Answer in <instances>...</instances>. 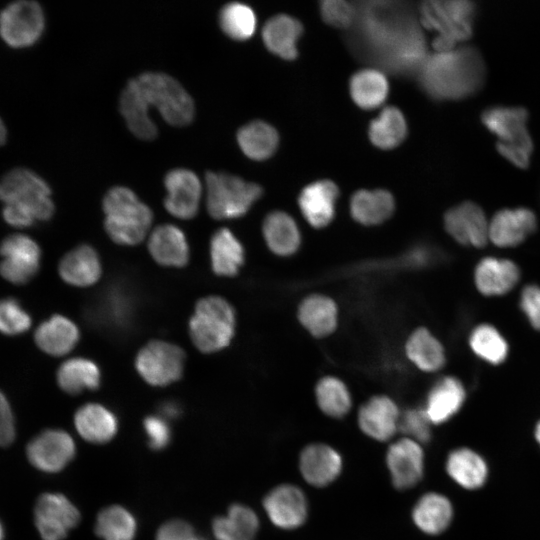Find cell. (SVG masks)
<instances>
[{"instance_id": "obj_37", "label": "cell", "mask_w": 540, "mask_h": 540, "mask_svg": "<svg viewBox=\"0 0 540 540\" xmlns=\"http://www.w3.org/2000/svg\"><path fill=\"white\" fill-rule=\"evenodd\" d=\"M101 374L93 361L85 358H72L63 362L57 371V383L66 393L76 395L85 390L99 387Z\"/></svg>"}, {"instance_id": "obj_55", "label": "cell", "mask_w": 540, "mask_h": 540, "mask_svg": "<svg viewBox=\"0 0 540 540\" xmlns=\"http://www.w3.org/2000/svg\"><path fill=\"white\" fill-rule=\"evenodd\" d=\"M162 417L175 418L180 413V407L174 402H166L161 407Z\"/></svg>"}, {"instance_id": "obj_49", "label": "cell", "mask_w": 540, "mask_h": 540, "mask_svg": "<svg viewBox=\"0 0 540 540\" xmlns=\"http://www.w3.org/2000/svg\"><path fill=\"white\" fill-rule=\"evenodd\" d=\"M143 425L148 436L149 446L152 449H163L170 442L171 431L164 417L148 416L145 418Z\"/></svg>"}, {"instance_id": "obj_15", "label": "cell", "mask_w": 540, "mask_h": 540, "mask_svg": "<svg viewBox=\"0 0 540 540\" xmlns=\"http://www.w3.org/2000/svg\"><path fill=\"white\" fill-rule=\"evenodd\" d=\"M444 227L462 245L481 248L489 241V222L485 213L471 201L449 209L444 216Z\"/></svg>"}, {"instance_id": "obj_34", "label": "cell", "mask_w": 540, "mask_h": 540, "mask_svg": "<svg viewBox=\"0 0 540 540\" xmlns=\"http://www.w3.org/2000/svg\"><path fill=\"white\" fill-rule=\"evenodd\" d=\"M301 324L315 337L332 333L337 326V307L332 299L323 295L305 298L298 310Z\"/></svg>"}, {"instance_id": "obj_52", "label": "cell", "mask_w": 540, "mask_h": 540, "mask_svg": "<svg viewBox=\"0 0 540 540\" xmlns=\"http://www.w3.org/2000/svg\"><path fill=\"white\" fill-rule=\"evenodd\" d=\"M156 540H204L183 520H169L156 533Z\"/></svg>"}, {"instance_id": "obj_29", "label": "cell", "mask_w": 540, "mask_h": 540, "mask_svg": "<svg viewBox=\"0 0 540 540\" xmlns=\"http://www.w3.org/2000/svg\"><path fill=\"white\" fill-rule=\"evenodd\" d=\"M259 530L256 513L246 505L234 504L226 515L216 517L212 531L217 540H254Z\"/></svg>"}, {"instance_id": "obj_46", "label": "cell", "mask_w": 540, "mask_h": 540, "mask_svg": "<svg viewBox=\"0 0 540 540\" xmlns=\"http://www.w3.org/2000/svg\"><path fill=\"white\" fill-rule=\"evenodd\" d=\"M32 323L29 313L14 298L0 300V332L14 336L26 332Z\"/></svg>"}, {"instance_id": "obj_21", "label": "cell", "mask_w": 540, "mask_h": 540, "mask_svg": "<svg viewBox=\"0 0 540 540\" xmlns=\"http://www.w3.org/2000/svg\"><path fill=\"white\" fill-rule=\"evenodd\" d=\"M520 270L516 263L495 257L483 258L475 268L474 282L485 296H501L517 284Z\"/></svg>"}, {"instance_id": "obj_44", "label": "cell", "mask_w": 540, "mask_h": 540, "mask_svg": "<svg viewBox=\"0 0 540 540\" xmlns=\"http://www.w3.org/2000/svg\"><path fill=\"white\" fill-rule=\"evenodd\" d=\"M219 26L224 34L237 41L250 39L256 30V16L253 9L240 2H231L219 12Z\"/></svg>"}, {"instance_id": "obj_8", "label": "cell", "mask_w": 540, "mask_h": 540, "mask_svg": "<svg viewBox=\"0 0 540 540\" xmlns=\"http://www.w3.org/2000/svg\"><path fill=\"white\" fill-rule=\"evenodd\" d=\"M0 199L5 204L18 203L25 206L35 220H48L54 212L49 186L27 169L12 170L1 179Z\"/></svg>"}, {"instance_id": "obj_26", "label": "cell", "mask_w": 540, "mask_h": 540, "mask_svg": "<svg viewBox=\"0 0 540 540\" xmlns=\"http://www.w3.org/2000/svg\"><path fill=\"white\" fill-rule=\"evenodd\" d=\"M80 337L76 324L62 315H53L43 321L34 333L37 346L52 356L69 353L78 343Z\"/></svg>"}, {"instance_id": "obj_1", "label": "cell", "mask_w": 540, "mask_h": 540, "mask_svg": "<svg viewBox=\"0 0 540 540\" xmlns=\"http://www.w3.org/2000/svg\"><path fill=\"white\" fill-rule=\"evenodd\" d=\"M348 42L355 54L389 72H418L427 58L423 33L403 2H359Z\"/></svg>"}, {"instance_id": "obj_9", "label": "cell", "mask_w": 540, "mask_h": 540, "mask_svg": "<svg viewBox=\"0 0 540 540\" xmlns=\"http://www.w3.org/2000/svg\"><path fill=\"white\" fill-rule=\"evenodd\" d=\"M185 363L184 351L177 345L152 341L137 354L135 366L150 385L166 386L180 379Z\"/></svg>"}, {"instance_id": "obj_13", "label": "cell", "mask_w": 540, "mask_h": 540, "mask_svg": "<svg viewBox=\"0 0 540 540\" xmlns=\"http://www.w3.org/2000/svg\"><path fill=\"white\" fill-rule=\"evenodd\" d=\"M44 23L43 11L36 2H15L0 14V35L12 47H26L39 39Z\"/></svg>"}, {"instance_id": "obj_58", "label": "cell", "mask_w": 540, "mask_h": 540, "mask_svg": "<svg viewBox=\"0 0 540 540\" xmlns=\"http://www.w3.org/2000/svg\"><path fill=\"white\" fill-rule=\"evenodd\" d=\"M5 536L4 526L2 522L0 521V540H3Z\"/></svg>"}, {"instance_id": "obj_11", "label": "cell", "mask_w": 540, "mask_h": 540, "mask_svg": "<svg viewBox=\"0 0 540 540\" xmlns=\"http://www.w3.org/2000/svg\"><path fill=\"white\" fill-rule=\"evenodd\" d=\"M76 444L62 429H46L33 437L26 446L29 463L44 473L62 471L75 457Z\"/></svg>"}, {"instance_id": "obj_2", "label": "cell", "mask_w": 540, "mask_h": 540, "mask_svg": "<svg viewBox=\"0 0 540 540\" xmlns=\"http://www.w3.org/2000/svg\"><path fill=\"white\" fill-rule=\"evenodd\" d=\"M151 108L177 127L191 123L195 114L188 92L176 79L160 72H145L129 80L120 95V113L139 139L152 140L157 136V127L149 116Z\"/></svg>"}, {"instance_id": "obj_51", "label": "cell", "mask_w": 540, "mask_h": 540, "mask_svg": "<svg viewBox=\"0 0 540 540\" xmlns=\"http://www.w3.org/2000/svg\"><path fill=\"white\" fill-rule=\"evenodd\" d=\"M496 147L499 154L516 167L525 169L529 166L533 142L506 143L498 141Z\"/></svg>"}, {"instance_id": "obj_48", "label": "cell", "mask_w": 540, "mask_h": 540, "mask_svg": "<svg viewBox=\"0 0 540 540\" xmlns=\"http://www.w3.org/2000/svg\"><path fill=\"white\" fill-rule=\"evenodd\" d=\"M320 10L326 23L340 28L352 26L356 16L355 6L343 0L322 1Z\"/></svg>"}, {"instance_id": "obj_57", "label": "cell", "mask_w": 540, "mask_h": 540, "mask_svg": "<svg viewBox=\"0 0 540 540\" xmlns=\"http://www.w3.org/2000/svg\"><path fill=\"white\" fill-rule=\"evenodd\" d=\"M535 438L540 445V421L537 423L535 427Z\"/></svg>"}, {"instance_id": "obj_50", "label": "cell", "mask_w": 540, "mask_h": 540, "mask_svg": "<svg viewBox=\"0 0 540 540\" xmlns=\"http://www.w3.org/2000/svg\"><path fill=\"white\" fill-rule=\"evenodd\" d=\"M519 304L530 325L540 331V287L534 284L525 286Z\"/></svg>"}, {"instance_id": "obj_39", "label": "cell", "mask_w": 540, "mask_h": 540, "mask_svg": "<svg viewBox=\"0 0 540 540\" xmlns=\"http://www.w3.org/2000/svg\"><path fill=\"white\" fill-rule=\"evenodd\" d=\"M408 358L421 370L434 372L445 363L444 348L427 329L415 330L406 343Z\"/></svg>"}, {"instance_id": "obj_20", "label": "cell", "mask_w": 540, "mask_h": 540, "mask_svg": "<svg viewBox=\"0 0 540 540\" xmlns=\"http://www.w3.org/2000/svg\"><path fill=\"white\" fill-rule=\"evenodd\" d=\"M400 413L386 396H375L359 410L358 423L363 433L377 441L391 439L399 426Z\"/></svg>"}, {"instance_id": "obj_5", "label": "cell", "mask_w": 540, "mask_h": 540, "mask_svg": "<svg viewBox=\"0 0 540 540\" xmlns=\"http://www.w3.org/2000/svg\"><path fill=\"white\" fill-rule=\"evenodd\" d=\"M475 12V4L468 0H433L422 3L420 19L426 28L438 32L433 42L435 50L447 52L471 37Z\"/></svg>"}, {"instance_id": "obj_33", "label": "cell", "mask_w": 540, "mask_h": 540, "mask_svg": "<svg viewBox=\"0 0 540 540\" xmlns=\"http://www.w3.org/2000/svg\"><path fill=\"white\" fill-rule=\"evenodd\" d=\"M213 271L219 276H234L244 262V249L240 241L227 228L218 229L210 241Z\"/></svg>"}, {"instance_id": "obj_40", "label": "cell", "mask_w": 540, "mask_h": 540, "mask_svg": "<svg viewBox=\"0 0 540 540\" xmlns=\"http://www.w3.org/2000/svg\"><path fill=\"white\" fill-rule=\"evenodd\" d=\"M94 528L96 535L103 540H133L137 523L129 510L111 505L98 513Z\"/></svg>"}, {"instance_id": "obj_36", "label": "cell", "mask_w": 540, "mask_h": 540, "mask_svg": "<svg viewBox=\"0 0 540 540\" xmlns=\"http://www.w3.org/2000/svg\"><path fill=\"white\" fill-rule=\"evenodd\" d=\"M264 239L272 252L288 256L297 251L300 245V232L288 214L275 211L267 215L263 222Z\"/></svg>"}, {"instance_id": "obj_14", "label": "cell", "mask_w": 540, "mask_h": 540, "mask_svg": "<svg viewBox=\"0 0 540 540\" xmlns=\"http://www.w3.org/2000/svg\"><path fill=\"white\" fill-rule=\"evenodd\" d=\"M164 187L167 191L164 206L172 216L187 220L197 214L202 183L193 171L186 168L170 170L164 177Z\"/></svg>"}, {"instance_id": "obj_43", "label": "cell", "mask_w": 540, "mask_h": 540, "mask_svg": "<svg viewBox=\"0 0 540 540\" xmlns=\"http://www.w3.org/2000/svg\"><path fill=\"white\" fill-rule=\"evenodd\" d=\"M469 345L480 359L498 365L508 355V343L502 334L490 324L476 326L470 334Z\"/></svg>"}, {"instance_id": "obj_7", "label": "cell", "mask_w": 540, "mask_h": 540, "mask_svg": "<svg viewBox=\"0 0 540 540\" xmlns=\"http://www.w3.org/2000/svg\"><path fill=\"white\" fill-rule=\"evenodd\" d=\"M205 186L207 210L218 220L243 216L262 194L259 185L226 172H207Z\"/></svg>"}, {"instance_id": "obj_6", "label": "cell", "mask_w": 540, "mask_h": 540, "mask_svg": "<svg viewBox=\"0 0 540 540\" xmlns=\"http://www.w3.org/2000/svg\"><path fill=\"white\" fill-rule=\"evenodd\" d=\"M235 311L219 296L199 300L189 321V334L203 353L217 352L229 345L235 331Z\"/></svg>"}, {"instance_id": "obj_17", "label": "cell", "mask_w": 540, "mask_h": 540, "mask_svg": "<svg viewBox=\"0 0 540 540\" xmlns=\"http://www.w3.org/2000/svg\"><path fill=\"white\" fill-rule=\"evenodd\" d=\"M386 463L397 489L414 487L424 473V453L420 443L406 437L395 441L387 451Z\"/></svg>"}, {"instance_id": "obj_18", "label": "cell", "mask_w": 540, "mask_h": 540, "mask_svg": "<svg viewBox=\"0 0 540 540\" xmlns=\"http://www.w3.org/2000/svg\"><path fill=\"white\" fill-rule=\"evenodd\" d=\"M537 227L533 211L520 207L502 209L489 222V241L502 248L521 244Z\"/></svg>"}, {"instance_id": "obj_3", "label": "cell", "mask_w": 540, "mask_h": 540, "mask_svg": "<svg viewBox=\"0 0 540 540\" xmlns=\"http://www.w3.org/2000/svg\"><path fill=\"white\" fill-rule=\"evenodd\" d=\"M480 52L462 47L427 56L418 70L421 88L437 100H456L475 94L485 80Z\"/></svg>"}, {"instance_id": "obj_54", "label": "cell", "mask_w": 540, "mask_h": 540, "mask_svg": "<svg viewBox=\"0 0 540 540\" xmlns=\"http://www.w3.org/2000/svg\"><path fill=\"white\" fill-rule=\"evenodd\" d=\"M3 218L9 225L17 228L28 227L35 220L29 209L18 203L5 204Z\"/></svg>"}, {"instance_id": "obj_45", "label": "cell", "mask_w": 540, "mask_h": 540, "mask_svg": "<svg viewBox=\"0 0 540 540\" xmlns=\"http://www.w3.org/2000/svg\"><path fill=\"white\" fill-rule=\"evenodd\" d=\"M316 400L319 408L334 418L345 416L351 408V397L347 387L335 377H325L318 382Z\"/></svg>"}, {"instance_id": "obj_41", "label": "cell", "mask_w": 540, "mask_h": 540, "mask_svg": "<svg viewBox=\"0 0 540 540\" xmlns=\"http://www.w3.org/2000/svg\"><path fill=\"white\" fill-rule=\"evenodd\" d=\"M350 93L355 103L361 108H376L387 97L388 83L380 71L361 70L351 78Z\"/></svg>"}, {"instance_id": "obj_28", "label": "cell", "mask_w": 540, "mask_h": 540, "mask_svg": "<svg viewBox=\"0 0 540 540\" xmlns=\"http://www.w3.org/2000/svg\"><path fill=\"white\" fill-rule=\"evenodd\" d=\"M465 398L462 383L457 378L445 377L430 390L424 410L432 424H441L460 410Z\"/></svg>"}, {"instance_id": "obj_23", "label": "cell", "mask_w": 540, "mask_h": 540, "mask_svg": "<svg viewBox=\"0 0 540 540\" xmlns=\"http://www.w3.org/2000/svg\"><path fill=\"white\" fill-rule=\"evenodd\" d=\"M527 118V111L520 107H491L481 115L484 126L499 142L506 143L532 142L526 127Z\"/></svg>"}, {"instance_id": "obj_19", "label": "cell", "mask_w": 540, "mask_h": 540, "mask_svg": "<svg viewBox=\"0 0 540 540\" xmlns=\"http://www.w3.org/2000/svg\"><path fill=\"white\" fill-rule=\"evenodd\" d=\"M299 468L307 483L315 487H324L332 483L341 473L342 458L331 446L313 443L302 450Z\"/></svg>"}, {"instance_id": "obj_24", "label": "cell", "mask_w": 540, "mask_h": 540, "mask_svg": "<svg viewBox=\"0 0 540 540\" xmlns=\"http://www.w3.org/2000/svg\"><path fill=\"white\" fill-rule=\"evenodd\" d=\"M148 249L154 260L163 266L183 267L189 260L186 236L172 224H162L153 230Z\"/></svg>"}, {"instance_id": "obj_12", "label": "cell", "mask_w": 540, "mask_h": 540, "mask_svg": "<svg viewBox=\"0 0 540 540\" xmlns=\"http://www.w3.org/2000/svg\"><path fill=\"white\" fill-rule=\"evenodd\" d=\"M0 275L10 283L21 285L38 272L41 249L29 236L13 234L0 243Z\"/></svg>"}, {"instance_id": "obj_56", "label": "cell", "mask_w": 540, "mask_h": 540, "mask_svg": "<svg viewBox=\"0 0 540 540\" xmlns=\"http://www.w3.org/2000/svg\"><path fill=\"white\" fill-rule=\"evenodd\" d=\"M5 138H6V128L2 120L0 119V144H3L5 142Z\"/></svg>"}, {"instance_id": "obj_27", "label": "cell", "mask_w": 540, "mask_h": 540, "mask_svg": "<svg viewBox=\"0 0 540 540\" xmlns=\"http://www.w3.org/2000/svg\"><path fill=\"white\" fill-rule=\"evenodd\" d=\"M101 262L90 245H80L68 252L59 263V275L68 284L86 287L96 283L101 276Z\"/></svg>"}, {"instance_id": "obj_53", "label": "cell", "mask_w": 540, "mask_h": 540, "mask_svg": "<svg viewBox=\"0 0 540 540\" xmlns=\"http://www.w3.org/2000/svg\"><path fill=\"white\" fill-rule=\"evenodd\" d=\"M16 436V424L12 407L0 390V446H8Z\"/></svg>"}, {"instance_id": "obj_38", "label": "cell", "mask_w": 540, "mask_h": 540, "mask_svg": "<svg viewBox=\"0 0 540 540\" xmlns=\"http://www.w3.org/2000/svg\"><path fill=\"white\" fill-rule=\"evenodd\" d=\"M237 142L248 158L262 161L275 152L278 145V134L266 122L253 121L238 130Z\"/></svg>"}, {"instance_id": "obj_47", "label": "cell", "mask_w": 540, "mask_h": 540, "mask_svg": "<svg viewBox=\"0 0 540 540\" xmlns=\"http://www.w3.org/2000/svg\"><path fill=\"white\" fill-rule=\"evenodd\" d=\"M432 422L428 418L424 408L409 409L400 415L398 429L418 443H426L431 439Z\"/></svg>"}, {"instance_id": "obj_25", "label": "cell", "mask_w": 540, "mask_h": 540, "mask_svg": "<svg viewBox=\"0 0 540 540\" xmlns=\"http://www.w3.org/2000/svg\"><path fill=\"white\" fill-rule=\"evenodd\" d=\"M74 425L84 440L94 444L109 442L118 430L114 413L97 403L81 406L74 415Z\"/></svg>"}, {"instance_id": "obj_4", "label": "cell", "mask_w": 540, "mask_h": 540, "mask_svg": "<svg viewBox=\"0 0 540 540\" xmlns=\"http://www.w3.org/2000/svg\"><path fill=\"white\" fill-rule=\"evenodd\" d=\"M102 207L109 237L121 245H135L146 236L153 213L131 189L115 186L107 191Z\"/></svg>"}, {"instance_id": "obj_31", "label": "cell", "mask_w": 540, "mask_h": 540, "mask_svg": "<svg viewBox=\"0 0 540 540\" xmlns=\"http://www.w3.org/2000/svg\"><path fill=\"white\" fill-rule=\"evenodd\" d=\"M453 517L451 502L438 493H427L415 504L412 518L415 525L424 533L436 535L450 525Z\"/></svg>"}, {"instance_id": "obj_35", "label": "cell", "mask_w": 540, "mask_h": 540, "mask_svg": "<svg viewBox=\"0 0 540 540\" xmlns=\"http://www.w3.org/2000/svg\"><path fill=\"white\" fill-rule=\"evenodd\" d=\"M395 208L392 195L385 190H360L350 202L352 217L363 225H376L387 220Z\"/></svg>"}, {"instance_id": "obj_16", "label": "cell", "mask_w": 540, "mask_h": 540, "mask_svg": "<svg viewBox=\"0 0 540 540\" xmlns=\"http://www.w3.org/2000/svg\"><path fill=\"white\" fill-rule=\"evenodd\" d=\"M263 506L271 522L281 529H296L307 518L308 503L301 489L292 484L273 488L264 498Z\"/></svg>"}, {"instance_id": "obj_10", "label": "cell", "mask_w": 540, "mask_h": 540, "mask_svg": "<svg viewBox=\"0 0 540 540\" xmlns=\"http://www.w3.org/2000/svg\"><path fill=\"white\" fill-rule=\"evenodd\" d=\"M80 521L77 507L63 494H41L34 507V522L42 540H63Z\"/></svg>"}, {"instance_id": "obj_22", "label": "cell", "mask_w": 540, "mask_h": 540, "mask_svg": "<svg viewBox=\"0 0 540 540\" xmlns=\"http://www.w3.org/2000/svg\"><path fill=\"white\" fill-rule=\"evenodd\" d=\"M339 191L329 180L306 186L299 196V207L305 219L315 228L328 225L334 217Z\"/></svg>"}, {"instance_id": "obj_30", "label": "cell", "mask_w": 540, "mask_h": 540, "mask_svg": "<svg viewBox=\"0 0 540 540\" xmlns=\"http://www.w3.org/2000/svg\"><path fill=\"white\" fill-rule=\"evenodd\" d=\"M302 33V26L296 19L287 15H278L269 19L262 30V37L267 49L272 53L292 60L297 56V40Z\"/></svg>"}, {"instance_id": "obj_42", "label": "cell", "mask_w": 540, "mask_h": 540, "mask_svg": "<svg viewBox=\"0 0 540 540\" xmlns=\"http://www.w3.org/2000/svg\"><path fill=\"white\" fill-rule=\"evenodd\" d=\"M407 125L403 114L395 107L385 108L369 127V137L374 145L390 149L405 138Z\"/></svg>"}, {"instance_id": "obj_32", "label": "cell", "mask_w": 540, "mask_h": 540, "mask_svg": "<svg viewBox=\"0 0 540 540\" xmlns=\"http://www.w3.org/2000/svg\"><path fill=\"white\" fill-rule=\"evenodd\" d=\"M446 470L457 484L466 489L481 487L488 475L484 459L469 448L452 451L446 461Z\"/></svg>"}]
</instances>
